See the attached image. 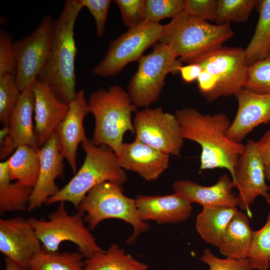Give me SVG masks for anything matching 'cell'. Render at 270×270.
I'll list each match as a JSON object with an SVG mask.
<instances>
[{
  "mask_svg": "<svg viewBox=\"0 0 270 270\" xmlns=\"http://www.w3.org/2000/svg\"><path fill=\"white\" fill-rule=\"evenodd\" d=\"M249 218L248 214L238 210L228 224L218 248L226 258H248L254 232Z\"/></svg>",
  "mask_w": 270,
  "mask_h": 270,
  "instance_id": "603a6c76",
  "label": "cell"
},
{
  "mask_svg": "<svg viewBox=\"0 0 270 270\" xmlns=\"http://www.w3.org/2000/svg\"><path fill=\"white\" fill-rule=\"evenodd\" d=\"M200 260L208 265L210 270H254L248 258H220L214 256L208 248L204 249Z\"/></svg>",
  "mask_w": 270,
  "mask_h": 270,
  "instance_id": "8d00e7d4",
  "label": "cell"
},
{
  "mask_svg": "<svg viewBox=\"0 0 270 270\" xmlns=\"http://www.w3.org/2000/svg\"><path fill=\"white\" fill-rule=\"evenodd\" d=\"M82 144L86 157L81 168L63 188L48 199L46 204L68 202L78 209L87 193L96 186L105 182L122 186L127 181L128 176L110 147L105 144L96 146L87 138Z\"/></svg>",
  "mask_w": 270,
  "mask_h": 270,
  "instance_id": "5b68a950",
  "label": "cell"
},
{
  "mask_svg": "<svg viewBox=\"0 0 270 270\" xmlns=\"http://www.w3.org/2000/svg\"><path fill=\"white\" fill-rule=\"evenodd\" d=\"M53 28L52 17L47 15L32 34L14 42L16 78L21 92L30 86L45 68L50 55Z\"/></svg>",
  "mask_w": 270,
  "mask_h": 270,
  "instance_id": "8fae6325",
  "label": "cell"
},
{
  "mask_svg": "<svg viewBox=\"0 0 270 270\" xmlns=\"http://www.w3.org/2000/svg\"><path fill=\"white\" fill-rule=\"evenodd\" d=\"M164 26L145 20L138 26L128 28L110 42L105 56L92 69V73L103 77L114 76L129 63L138 62L147 48L158 42Z\"/></svg>",
  "mask_w": 270,
  "mask_h": 270,
  "instance_id": "9c48e42d",
  "label": "cell"
},
{
  "mask_svg": "<svg viewBox=\"0 0 270 270\" xmlns=\"http://www.w3.org/2000/svg\"><path fill=\"white\" fill-rule=\"evenodd\" d=\"M266 177L269 182L268 196L266 199L268 205L270 206V166H265Z\"/></svg>",
  "mask_w": 270,
  "mask_h": 270,
  "instance_id": "7bdbcfd3",
  "label": "cell"
},
{
  "mask_svg": "<svg viewBox=\"0 0 270 270\" xmlns=\"http://www.w3.org/2000/svg\"><path fill=\"white\" fill-rule=\"evenodd\" d=\"M256 146L265 166H270V128L256 142Z\"/></svg>",
  "mask_w": 270,
  "mask_h": 270,
  "instance_id": "ab89813d",
  "label": "cell"
},
{
  "mask_svg": "<svg viewBox=\"0 0 270 270\" xmlns=\"http://www.w3.org/2000/svg\"><path fill=\"white\" fill-rule=\"evenodd\" d=\"M33 188L12 182L8 160L0 163V212H23L28 208Z\"/></svg>",
  "mask_w": 270,
  "mask_h": 270,
  "instance_id": "83f0119b",
  "label": "cell"
},
{
  "mask_svg": "<svg viewBox=\"0 0 270 270\" xmlns=\"http://www.w3.org/2000/svg\"><path fill=\"white\" fill-rule=\"evenodd\" d=\"M78 210L86 213L84 220L90 230H94L102 221L117 218L131 224L133 233L126 240L134 242L141 234L147 232L150 226L140 218L136 199L126 196L122 186L105 182L92 188L80 203Z\"/></svg>",
  "mask_w": 270,
  "mask_h": 270,
  "instance_id": "8992f818",
  "label": "cell"
},
{
  "mask_svg": "<svg viewBox=\"0 0 270 270\" xmlns=\"http://www.w3.org/2000/svg\"><path fill=\"white\" fill-rule=\"evenodd\" d=\"M244 88L258 94H270V54L248 66Z\"/></svg>",
  "mask_w": 270,
  "mask_h": 270,
  "instance_id": "d6a6232c",
  "label": "cell"
},
{
  "mask_svg": "<svg viewBox=\"0 0 270 270\" xmlns=\"http://www.w3.org/2000/svg\"><path fill=\"white\" fill-rule=\"evenodd\" d=\"M124 170L136 172L146 180H157L168 168L170 155L139 140L123 143L117 154Z\"/></svg>",
  "mask_w": 270,
  "mask_h": 270,
  "instance_id": "ffe728a7",
  "label": "cell"
},
{
  "mask_svg": "<svg viewBox=\"0 0 270 270\" xmlns=\"http://www.w3.org/2000/svg\"><path fill=\"white\" fill-rule=\"evenodd\" d=\"M258 22L253 36L244 49L248 66L270 54V0H258Z\"/></svg>",
  "mask_w": 270,
  "mask_h": 270,
  "instance_id": "484cf974",
  "label": "cell"
},
{
  "mask_svg": "<svg viewBox=\"0 0 270 270\" xmlns=\"http://www.w3.org/2000/svg\"><path fill=\"white\" fill-rule=\"evenodd\" d=\"M153 50L138 61L136 72L129 82L128 94L133 104L148 107L156 102L169 73L177 74L182 62L166 44L157 43Z\"/></svg>",
  "mask_w": 270,
  "mask_h": 270,
  "instance_id": "ba28073f",
  "label": "cell"
},
{
  "mask_svg": "<svg viewBox=\"0 0 270 270\" xmlns=\"http://www.w3.org/2000/svg\"><path fill=\"white\" fill-rule=\"evenodd\" d=\"M136 205L140 218L160 223L174 224L186 220L191 215L192 204L176 193L166 196L138 195Z\"/></svg>",
  "mask_w": 270,
  "mask_h": 270,
  "instance_id": "7402d4cb",
  "label": "cell"
},
{
  "mask_svg": "<svg viewBox=\"0 0 270 270\" xmlns=\"http://www.w3.org/2000/svg\"><path fill=\"white\" fill-rule=\"evenodd\" d=\"M88 112L84 91L80 90L69 103L66 116L59 123L55 130L58 137L60 152L67 160L74 174L76 173L78 148L86 138L83 122Z\"/></svg>",
  "mask_w": 270,
  "mask_h": 270,
  "instance_id": "2e32d148",
  "label": "cell"
},
{
  "mask_svg": "<svg viewBox=\"0 0 270 270\" xmlns=\"http://www.w3.org/2000/svg\"><path fill=\"white\" fill-rule=\"evenodd\" d=\"M235 187L232 180L226 174H222L212 186H203L182 180L176 181L172 186L174 193L190 204L197 203L203 208L238 206V196L232 191Z\"/></svg>",
  "mask_w": 270,
  "mask_h": 270,
  "instance_id": "44dd1931",
  "label": "cell"
},
{
  "mask_svg": "<svg viewBox=\"0 0 270 270\" xmlns=\"http://www.w3.org/2000/svg\"><path fill=\"white\" fill-rule=\"evenodd\" d=\"M34 98L31 86L24 88L14 109L8 124V132L0 142V158L4 160L20 146H38L33 126Z\"/></svg>",
  "mask_w": 270,
  "mask_h": 270,
  "instance_id": "ac0fdd59",
  "label": "cell"
},
{
  "mask_svg": "<svg viewBox=\"0 0 270 270\" xmlns=\"http://www.w3.org/2000/svg\"><path fill=\"white\" fill-rule=\"evenodd\" d=\"M16 76L6 74L0 76V122L8 127L9 120L20 95Z\"/></svg>",
  "mask_w": 270,
  "mask_h": 270,
  "instance_id": "1f68e13d",
  "label": "cell"
},
{
  "mask_svg": "<svg viewBox=\"0 0 270 270\" xmlns=\"http://www.w3.org/2000/svg\"><path fill=\"white\" fill-rule=\"evenodd\" d=\"M270 210L264 225L254 231L248 259L253 270H267L270 266Z\"/></svg>",
  "mask_w": 270,
  "mask_h": 270,
  "instance_id": "f546056e",
  "label": "cell"
},
{
  "mask_svg": "<svg viewBox=\"0 0 270 270\" xmlns=\"http://www.w3.org/2000/svg\"><path fill=\"white\" fill-rule=\"evenodd\" d=\"M146 0H115L124 24L128 28L138 26L144 20Z\"/></svg>",
  "mask_w": 270,
  "mask_h": 270,
  "instance_id": "d590c367",
  "label": "cell"
},
{
  "mask_svg": "<svg viewBox=\"0 0 270 270\" xmlns=\"http://www.w3.org/2000/svg\"><path fill=\"white\" fill-rule=\"evenodd\" d=\"M258 2L257 0H218L216 22L218 24L245 22Z\"/></svg>",
  "mask_w": 270,
  "mask_h": 270,
  "instance_id": "4dcf8cb0",
  "label": "cell"
},
{
  "mask_svg": "<svg viewBox=\"0 0 270 270\" xmlns=\"http://www.w3.org/2000/svg\"><path fill=\"white\" fill-rule=\"evenodd\" d=\"M89 112L94 118L92 138L96 146L105 144L116 154L123 144L124 134H134L132 114L137 107L132 102L128 92L114 84L108 90L100 88L93 92L88 101Z\"/></svg>",
  "mask_w": 270,
  "mask_h": 270,
  "instance_id": "3957f363",
  "label": "cell"
},
{
  "mask_svg": "<svg viewBox=\"0 0 270 270\" xmlns=\"http://www.w3.org/2000/svg\"><path fill=\"white\" fill-rule=\"evenodd\" d=\"M14 42L10 34L0 30V76L6 74H16V58Z\"/></svg>",
  "mask_w": 270,
  "mask_h": 270,
  "instance_id": "e575fe53",
  "label": "cell"
},
{
  "mask_svg": "<svg viewBox=\"0 0 270 270\" xmlns=\"http://www.w3.org/2000/svg\"><path fill=\"white\" fill-rule=\"evenodd\" d=\"M83 8L80 0H66L54 22L53 37L47 64L37 79L48 84L56 96L69 104L76 92L75 58L77 52L74 28Z\"/></svg>",
  "mask_w": 270,
  "mask_h": 270,
  "instance_id": "7a4b0ae2",
  "label": "cell"
},
{
  "mask_svg": "<svg viewBox=\"0 0 270 270\" xmlns=\"http://www.w3.org/2000/svg\"><path fill=\"white\" fill-rule=\"evenodd\" d=\"M234 32L230 24H212L184 10L164 26L158 42L168 45L182 62L222 46Z\"/></svg>",
  "mask_w": 270,
  "mask_h": 270,
  "instance_id": "277c9868",
  "label": "cell"
},
{
  "mask_svg": "<svg viewBox=\"0 0 270 270\" xmlns=\"http://www.w3.org/2000/svg\"><path fill=\"white\" fill-rule=\"evenodd\" d=\"M85 270H147L148 266L112 244L106 251L97 252L84 260Z\"/></svg>",
  "mask_w": 270,
  "mask_h": 270,
  "instance_id": "4316f807",
  "label": "cell"
},
{
  "mask_svg": "<svg viewBox=\"0 0 270 270\" xmlns=\"http://www.w3.org/2000/svg\"><path fill=\"white\" fill-rule=\"evenodd\" d=\"M133 124L136 138L169 155L180 156L184 138L175 115L162 108H146L136 112Z\"/></svg>",
  "mask_w": 270,
  "mask_h": 270,
  "instance_id": "7c38bea8",
  "label": "cell"
},
{
  "mask_svg": "<svg viewBox=\"0 0 270 270\" xmlns=\"http://www.w3.org/2000/svg\"><path fill=\"white\" fill-rule=\"evenodd\" d=\"M31 87L34 98V132L40 147L48 141L65 118L68 104L60 101L42 81L36 79Z\"/></svg>",
  "mask_w": 270,
  "mask_h": 270,
  "instance_id": "d6986e66",
  "label": "cell"
},
{
  "mask_svg": "<svg viewBox=\"0 0 270 270\" xmlns=\"http://www.w3.org/2000/svg\"><path fill=\"white\" fill-rule=\"evenodd\" d=\"M84 214L80 210L74 214H69L64 202H61L56 210L48 216V220L35 218L28 220L35 230L44 250L58 251L62 242L69 241L78 246V252L84 257L88 258L104 250L98 244L89 228L86 226Z\"/></svg>",
  "mask_w": 270,
  "mask_h": 270,
  "instance_id": "52a82bcc",
  "label": "cell"
},
{
  "mask_svg": "<svg viewBox=\"0 0 270 270\" xmlns=\"http://www.w3.org/2000/svg\"><path fill=\"white\" fill-rule=\"evenodd\" d=\"M265 166L256 148V142L248 140L240 156L235 171L234 184L238 190V206L242 210H250L258 196L266 199L268 196V186L266 182Z\"/></svg>",
  "mask_w": 270,
  "mask_h": 270,
  "instance_id": "4fadbf2b",
  "label": "cell"
},
{
  "mask_svg": "<svg viewBox=\"0 0 270 270\" xmlns=\"http://www.w3.org/2000/svg\"><path fill=\"white\" fill-rule=\"evenodd\" d=\"M83 7L87 8L94 20L96 28V36L102 37L108 18L111 0H80Z\"/></svg>",
  "mask_w": 270,
  "mask_h": 270,
  "instance_id": "f35d334b",
  "label": "cell"
},
{
  "mask_svg": "<svg viewBox=\"0 0 270 270\" xmlns=\"http://www.w3.org/2000/svg\"><path fill=\"white\" fill-rule=\"evenodd\" d=\"M236 96L238 111L226 136L231 140L241 143L254 128L270 122V94H258L244 88Z\"/></svg>",
  "mask_w": 270,
  "mask_h": 270,
  "instance_id": "9a60e30c",
  "label": "cell"
},
{
  "mask_svg": "<svg viewBox=\"0 0 270 270\" xmlns=\"http://www.w3.org/2000/svg\"><path fill=\"white\" fill-rule=\"evenodd\" d=\"M174 115L184 138L201 146L200 170L226 168L234 182L236 168L245 144L234 142L226 136L231 124L228 116L224 113L203 114L192 108L177 110Z\"/></svg>",
  "mask_w": 270,
  "mask_h": 270,
  "instance_id": "6da1fadb",
  "label": "cell"
},
{
  "mask_svg": "<svg viewBox=\"0 0 270 270\" xmlns=\"http://www.w3.org/2000/svg\"><path fill=\"white\" fill-rule=\"evenodd\" d=\"M269 261H270V258H269Z\"/></svg>",
  "mask_w": 270,
  "mask_h": 270,
  "instance_id": "ee69618b",
  "label": "cell"
},
{
  "mask_svg": "<svg viewBox=\"0 0 270 270\" xmlns=\"http://www.w3.org/2000/svg\"></svg>",
  "mask_w": 270,
  "mask_h": 270,
  "instance_id": "f6af8a7d",
  "label": "cell"
},
{
  "mask_svg": "<svg viewBox=\"0 0 270 270\" xmlns=\"http://www.w3.org/2000/svg\"><path fill=\"white\" fill-rule=\"evenodd\" d=\"M40 158L39 176L30 198L28 208L30 212L40 208L60 190L55 180L63 174L64 158L59 150L56 131L40 148Z\"/></svg>",
  "mask_w": 270,
  "mask_h": 270,
  "instance_id": "e0dca14e",
  "label": "cell"
},
{
  "mask_svg": "<svg viewBox=\"0 0 270 270\" xmlns=\"http://www.w3.org/2000/svg\"><path fill=\"white\" fill-rule=\"evenodd\" d=\"M184 10L183 0H146L144 18L154 23L172 18Z\"/></svg>",
  "mask_w": 270,
  "mask_h": 270,
  "instance_id": "836d02e7",
  "label": "cell"
},
{
  "mask_svg": "<svg viewBox=\"0 0 270 270\" xmlns=\"http://www.w3.org/2000/svg\"><path fill=\"white\" fill-rule=\"evenodd\" d=\"M188 64H196L217 80L208 102L222 96H236L246 85L248 64L244 50L222 46L196 57Z\"/></svg>",
  "mask_w": 270,
  "mask_h": 270,
  "instance_id": "30bf717a",
  "label": "cell"
},
{
  "mask_svg": "<svg viewBox=\"0 0 270 270\" xmlns=\"http://www.w3.org/2000/svg\"><path fill=\"white\" fill-rule=\"evenodd\" d=\"M42 250V242L28 219L0 220V252L6 258L28 270L31 260Z\"/></svg>",
  "mask_w": 270,
  "mask_h": 270,
  "instance_id": "5bb4252c",
  "label": "cell"
},
{
  "mask_svg": "<svg viewBox=\"0 0 270 270\" xmlns=\"http://www.w3.org/2000/svg\"><path fill=\"white\" fill-rule=\"evenodd\" d=\"M4 270H26L8 258H5Z\"/></svg>",
  "mask_w": 270,
  "mask_h": 270,
  "instance_id": "b9f144b4",
  "label": "cell"
},
{
  "mask_svg": "<svg viewBox=\"0 0 270 270\" xmlns=\"http://www.w3.org/2000/svg\"><path fill=\"white\" fill-rule=\"evenodd\" d=\"M38 146L22 144L18 146L8 160V170L11 181L34 188L40 169Z\"/></svg>",
  "mask_w": 270,
  "mask_h": 270,
  "instance_id": "cb8c5ba5",
  "label": "cell"
},
{
  "mask_svg": "<svg viewBox=\"0 0 270 270\" xmlns=\"http://www.w3.org/2000/svg\"><path fill=\"white\" fill-rule=\"evenodd\" d=\"M80 252H48L42 250L31 260L28 270H85Z\"/></svg>",
  "mask_w": 270,
  "mask_h": 270,
  "instance_id": "f1b7e54d",
  "label": "cell"
},
{
  "mask_svg": "<svg viewBox=\"0 0 270 270\" xmlns=\"http://www.w3.org/2000/svg\"><path fill=\"white\" fill-rule=\"evenodd\" d=\"M181 76L186 82H191L197 80L202 71L200 66L196 64H188L185 66H181L178 68Z\"/></svg>",
  "mask_w": 270,
  "mask_h": 270,
  "instance_id": "60d3db41",
  "label": "cell"
},
{
  "mask_svg": "<svg viewBox=\"0 0 270 270\" xmlns=\"http://www.w3.org/2000/svg\"><path fill=\"white\" fill-rule=\"evenodd\" d=\"M238 210L236 207H204L196 217L197 232L206 242L218 248L228 224Z\"/></svg>",
  "mask_w": 270,
  "mask_h": 270,
  "instance_id": "d4e9b609",
  "label": "cell"
},
{
  "mask_svg": "<svg viewBox=\"0 0 270 270\" xmlns=\"http://www.w3.org/2000/svg\"><path fill=\"white\" fill-rule=\"evenodd\" d=\"M218 0H184V10L206 21L216 22Z\"/></svg>",
  "mask_w": 270,
  "mask_h": 270,
  "instance_id": "74e56055",
  "label": "cell"
}]
</instances>
